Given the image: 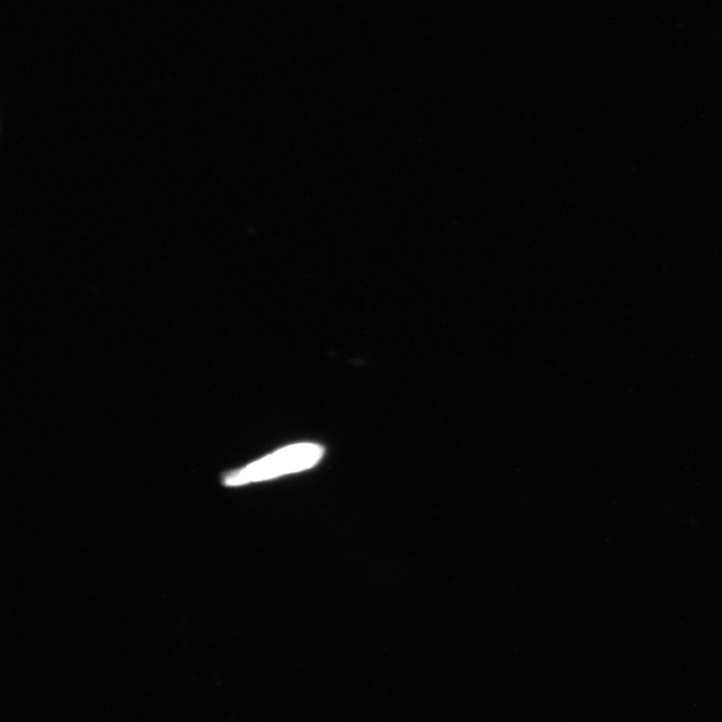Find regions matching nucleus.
<instances>
[{
  "mask_svg": "<svg viewBox=\"0 0 722 722\" xmlns=\"http://www.w3.org/2000/svg\"><path fill=\"white\" fill-rule=\"evenodd\" d=\"M323 448L315 444H298L279 449L243 469L226 474V487L266 481L283 474L298 473L315 466L323 456Z\"/></svg>",
  "mask_w": 722,
  "mask_h": 722,
  "instance_id": "1",
  "label": "nucleus"
}]
</instances>
